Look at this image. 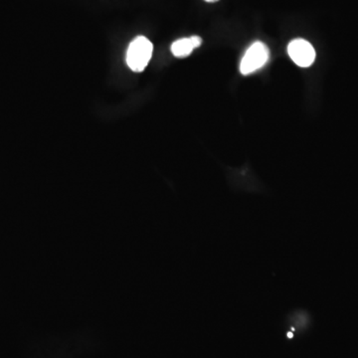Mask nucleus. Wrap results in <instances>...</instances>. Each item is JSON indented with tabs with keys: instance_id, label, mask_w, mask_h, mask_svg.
I'll use <instances>...</instances> for the list:
<instances>
[{
	"instance_id": "obj_4",
	"label": "nucleus",
	"mask_w": 358,
	"mask_h": 358,
	"mask_svg": "<svg viewBox=\"0 0 358 358\" xmlns=\"http://www.w3.org/2000/svg\"><path fill=\"white\" fill-rule=\"evenodd\" d=\"M202 44V39L199 36H191V37L182 38L172 43L171 53L176 57L185 58L194 52V49L200 47Z\"/></svg>"
},
{
	"instance_id": "obj_3",
	"label": "nucleus",
	"mask_w": 358,
	"mask_h": 358,
	"mask_svg": "<svg viewBox=\"0 0 358 358\" xmlns=\"http://www.w3.org/2000/svg\"><path fill=\"white\" fill-rule=\"evenodd\" d=\"M288 53L294 64L301 68H308L316 60L314 47L305 39H294L288 46Z\"/></svg>"
},
{
	"instance_id": "obj_1",
	"label": "nucleus",
	"mask_w": 358,
	"mask_h": 358,
	"mask_svg": "<svg viewBox=\"0 0 358 358\" xmlns=\"http://www.w3.org/2000/svg\"><path fill=\"white\" fill-rule=\"evenodd\" d=\"M153 45L144 36H138L129 46L126 52V64L131 71H144L153 56Z\"/></svg>"
},
{
	"instance_id": "obj_2",
	"label": "nucleus",
	"mask_w": 358,
	"mask_h": 358,
	"mask_svg": "<svg viewBox=\"0 0 358 358\" xmlns=\"http://www.w3.org/2000/svg\"><path fill=\"white\" fill-rule=\"evenodd\" d=\"M270 58V50L265 43H254L247 50L240 64V72L244 76H248L257 72L267 64Z\"/></svg>"
},
{
	"instance_id": "obj_5",
	"label": "nucleus",
	"mask_w": 358,
	"mask_h": 358,
	"mask_svg": "<svg viewBox=\"0 0 358 358\" xmlns=\"http://www.w3.org/2000/svg\"><path fill=\"white\" fill-rule=\"evenodd\" d=\"M204 1L209 2V3H213V2L219 1V0H204Z\"/></svg>"
}]
</instances>
